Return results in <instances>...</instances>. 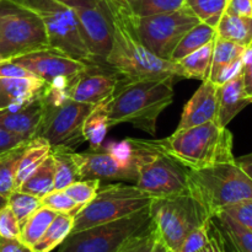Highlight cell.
I'll return each instance as SVG.
<instances>
[{"label": "cell", "instance_id": "1", "mask_svg": "<svg viewBox=\"0 0 252 252\" xmlns=\"http://www.w3.org/2000/svg\"><path fill=\"white\" fill-rule=\"evenodd\" d=\"M113 25L112 47L106 65L121 76V81H137L175 76V62L164 61L150 53L134 32L130 15L122 0H106Z\"/></svg>", "mask_w": 252, "mask_h": 252}, {"label": "cell", "instance_id": "2", "mask_svg": "<svg viewBox=\"0 0 252 252\" xmlns=\"http://www.w3.org/2000/svg\"><path fill=\"white\" fill-rule=\"evenodd\" d=\"M174 79L175 76L118 80L110 102V128L127 122L155 135L158 118L174 100Z\"/></svg>", "mask_w": 252, "mask_h": 252}, {"label": "cell", "instance_id": "3", "mask_svg": "<svg viewBox=\"0 0 252 252\" xmlns=\"http://www.w3.org/2000/svg\"><path fill=\"white\" fill-rule=\"evenodd\" d=\"M153 145L189 170H201L223 162L235 161L233 135L217 121L175 130L164 139H153Z\"/></svg>", "mask_w": 252, "mask_h": 252}, {"label": "cell", "instance_id": "4", "mask_svg": "<svg viewBox=\"0 0 252 252\" xmlns=\"http://www.w3.org/2000/svg\"><path fill=\"white\" fill-rule=\"evenodd\" d=\"M159 150L152 140L126 139L101 145L97 149L75 153L80 180L127 181L135 184L143 164Z\"/></svg>", "mask_w": 252, "mask_h": 252}, {"label": "cell", "instance_id": "5", "mask_svg": "<svg viewBox=\"0 0 252 252\" xmlns=\"http://www.w3.org/2000/svg\"><path fill=\"white\" fill-rule=\"evenodd\" d=\"M68 84L48 85L41 98L43 102V120L37 137L46 139L51 147H65L76 150L85 142L83 126L94 105L78 102L69 97Z\"/></svg>", "mask_w": 252, "mask_h": 252}, {"label": "cell", "instance_id": "6", "mask_svg": "<svg viewBox=\"0 0 252 252\" xmlns=\"http://www.w3.org/2000/svg\"><path fill=\"white\" fill-rule=\"evenodd\" d=\"M189 187L211 217L226 206L252 201V180L236 161L189 170Z\"/></svg>", "mask_w": 252, "mask_h": 252}, {"label": "cell", "instance_id": "7", "mask_svg": "<svg viewBox=\"0 0 252 252\" xmlns=\"http://www.w3.org/2000/svg\"><path fill=\"white\" fill-rule=\"evenodd\" d=\"M149 211L153 224L172 252L179 251L186 236L212 218L191 193L154 198Z\"/></svg>", "mask_w": 252, "mask_h": 252}, {"label": "cell", "instance_id": "8", "mask_svg": "<svg viewBox=\"0 0 252 252\" xmlns=\"http://www.w3.org/2000/svg\"><path fill=\"white\" fill-rule=\"evenodd\" d=\"M154 197L135 185H110L96 193L93 201L74 216L71 233L110 223L148 208Z\"/></svg>", "mask_w": 252, "mask_h": 252}, {"label": "cell", "instance_id": "9", "mask_svg": "<svg viewBox=\"0 0 252 252\" xmlns=\"http://www.w3.org/2000/svg\"><path fill=\"white\" fill-rule=\"evenodd\" d=\"M51 48L41 17L11 1L0 4V61Z\"/></svg>", "mask_w": 252, "mask_h": 252}, {"label": "cell", "instance_id": "10", "mask_svg": "<svg viewBox=\"0 0 252 252\" xmlns=\"http://www.w3.org/2000/svg\"><path fill=\"white\" fill-rule=\"evenodd\" d=\"M38 15L47 30L51 48L71 58L96 64L89 53L80 33L75 10L56 0H9Z\"/></svg>", "mask_w": 252, "mask_h": 252}, {"label": "cell", "instance_id": "11", "mask_svg": "<svg viewBox=\"0 0 252 252\" xmlns=\"http://www.w3.org/2000/svg\"><path fill=\"white\" fill-rule=\"evenodd\" d=\"M130 21L143 46L160 59L170 62L185 33L201 22L187 6H182L176 11L148 17L130 15Z\"/></svg>", "mask_w": 252, "mask_h": 252}, {"label": "cell", "instance_id": "12", "mask_svg": "<svg viewBox=\"0 0 252 252\" xmlns=\"http://www.w3.org/2000/svg\"><path fill=\"white\" fill-rule=\"evenodd\" d=\"M150 224L148 207L126 218L70 233L57 252H116L129 236L145 230Z\"/></svg>", "mask_w": 252, "mask_h": 252}, {"label": "cell", "instance_id": "13", "mask_svg": "<svg viewBox=\"0 0 252 252\" xmlns=\"http://www.w3.org/2000/svg\"><path fill=\"white\" fill-rule=\"evenodd\" d=\"M134 185L154 198L189 193V169L159 150L142 165Z\"/></svg>", "mask_w": 252, "mask_h": 252}, {"label": "cell", "instance_id": "14", "mask_svg": "<svg viewBox=\"0 0 252 252\" xmlns=\"http://www.w3.org/2000/svg\"><path fill=\"white\" fill-rule=\"evenodd\" d=\"M11 61L19 63L48 85L69 84V81L84 73L91 65L90 63L71 58L53 48L32 52Z\"/></svg>", "mask_w": 252, "mask_h": 252}, {"label": "cell", "instance_id": "15", "mask_svg": "<svg viewBox=\"0 0 252 252\" xmlns=\"http://www.w3.org/2000/svg\"><path fill=\"white\" fill-rule=\"evenodd\" d=\"M83 41L96 64H106L112 47L113 25L106 0H98L95 6L75 9Z\"/></svg>", "mask_w": 252, "mask_h": 252}, {"label": "cell", "instance_id": "16", "mask_svg": "<svg viewBox=\"0 0 252 252\" xmlns=\"http://www.w3.org/2000/svg\"><path fill=\"white\" fill-rule=\"evenodd\" d=\"M94 65L91 64L84 73L69 81L66 85L69 97L78 102L96 105L113 95L120 80L118 74L116 71H93Z\"/></svg>", "mask_w": 252, "mask_h": 252}, {"label": "cell", "instance_id": "17", "mask_svg": "<svg viewBox=\"0 0 252 252\" xmlns=\"http://www.w3.org/2000/svg\"><path fill=\"white\" fill-rule=\"evenodd\" d=\"M42 120L43 102L41 96L22 106L0 110V128L25 140L37 137Z\"/></svg>", "mask_w": 252, "mask_h": 252}, {"label": "cell", "instance_id": "18", "mask_svg": "<svg viewBox=\"0 0 252 252\" xmlns=\"http://www.w3.org/2000/svg\"><path fill=\"white\" fill-rule=\"evenodd\" d=\"M216 84L209 79L202 81V85L187 101L182 110L181 120L176 130L196 127L203 123L217 121L218 115V98ZM218 122V121H217Z\"/></svg>", "mask_w": 252, "mask_h": 252}, {"label": "cell", "instance_id": "19", "mask_svg": "<svg viewBox=\"0 0 252 252\" xmlns=\"http://www.w3.org/2000/svg\"><path fill=\"white\" fill-rule=\"evenodd\" d=\"M246 47L217 37L214 42L209 80L217 86L230 80L241 70L243 56Z\"/></svg>", "mask_w": 252, "mask_h": 252}, {"label": "cell", "instance_id": "20", "mask_svg": "<svg viewBox=\"0 0 252 252\" xmlns=\"http://www.w3.org/2000/svg\"><path fill=\"white\" fill-rule=\"evenodd\" d=\"M217 98H218L217 121L221 127H226L246 106L252 102V97L245 91L241 73L217 88Z\"/></svg>", "mask_w": 252, "mask_h": 252}, {"label": "cell", "instance_id": "21", "mask_svg": "<svg viewBox=\"0 0 252 252\" xmlns=\"http://www.w3.org/2000/svg\"><path fill=\"white\" fill-rule=\"evenodd\" d=\"M47 84L38 78H0V110L36 100Z\"/></svg>", "mask_w": 252, "mask_h": 252}, {"label": "cell", "instance_id": "22", "mask_svg": "<svg viewBox=\"0 0 252 252\" xmlns=\"http://www.w3.org/2000/svg\"><path fill=\"white\" fill-rule=\"evenodd\" d=\"M214 42L216 39L207 43L202 48L194 51L193 53L175 62L177 76L196 79V80L201 81L207 80L209 78V71H211Z\"/></svg>", "mask_w": 252, "mask_h": 252}, {"label": "cell", "instance_id": "23", "mask_svg": "<svg viewBox=\"0 0 252 252\" xmlns=\"http://www.w3.org/2000/svg\"><path fill=\"white\" fill-rule=\"evenodd\" d=\"M111 97L94 105L88 117L85 118L83 134L85 142H89L90 144V149H97L105 142L106 134L110 129L108 115H110Z\"/></svg>", "mask_w": 252, "mask_h": 252}, {"label": "cell", "instance_id": "24", "mask_svg": "<svg viewBox=\"0 0 252 252\" xmlns=\"http://www.w3.org/2000/svg\"><path fill=\"white\" fill-rule=\"evenodd\" d=\"M51 154L54 161L53 189H64L73 182L80 180L75 150L65 147H52Z\"/></svg>", "mask_w": 252, "mask_h": 252}, {"label": "cell", "instance_id": "25", "mask_svg": "<svg viewBox=\"0 0 252 252\" xmlns=\"http://www.w3.org/2000/svg\"><path fill=\"white\" fill-rule=\"evenodd\" d=\"M51 150V144L43 138L36 137L30 140L26 149H25L24 155L20 160L16 180H15V189H19L20 185L49 157Z\"/></svg>", "mask_w": 252, "mask_h": 252}, {"label": "cell", "instance_id": "26", "mask_svg": "<svg viewBox=\"0 0 252 252\" xmlns=\"http://www.w3.org/2000/svg\"><path fill=\"white\" fill-rule=\"evenodd\" d=\"M216 31L219 38L246 47L252 42V17L224 12Z\"/></svg>", "mask_w": 252, "mask_h": 252}, {"label": "cell", "instance_id": "27", "mask_svg": "<svg viewBox=\"0 0 252 252\" xmlns=\"http://www.w3.org/2000/svg\"><path fill=\"white\" fill-rule=\"evenodd\" d=\"M223 238L238 252H252V231L225 214L217 212L212 217Z\"/></svg>", "mask_w": 252, "mask_h": 252}, {"label": "cell", "instance_id": "28", "mask_svg": "<svg viewBox=\"0 0 252 252\" xmlns=\"http://www.w3.org/2000/svg\"><path fill=\"white\" fill-rule=\"evenodd\" d=\"M74 225V216L69 213H58L46 233L31 248L32 252H51L58 248L71 233Z\"/></svg>", "mask_w": 252, "mask_h": 252}, {"label": "cell", "instance_id": "29", "mask_svg": "<svg viewBox=\"0 0 252 252\" xmlns=\"http://www.w3.org/2000/svg\"><path fill=\"white\" fill-rule=\"evenodd\" d=\"M54 186V161L52 154L20 185L17 189L25 193L32 194L34 197L46 196L53 191Z\"/></svg>", "mask_w": 252, "mask_h": 252}, {"label": "cell", "instance_id": "30", "mask_svg": "<svg viewBox=\"0 0 252 252\" xmlns=\"http://www.w3.org/2000/svg\"><path fill=\"white\" fill-rule=\"evenodd\" d=\"M217 38V31L214 27L209 26V25L204 24V22H199L196 26L192 27L189 31L185 33L181 41L175 48L174 53L171 56V62H176L179 59H182L184 57L189 56V54L193 53L197 49L202 48L206 46L209 42L214 41Z\"/></svg>", "mask_w": 252, "mask_h": 252}, {"label": "cell", "instance_id": "31", "mask_svg": "<svg viewBox=\"0 0 252 252\" xmlns=\"http://www.w3.org/2000/svg\"><path fill=\"white\" fill-rule=\"evenodd\" d=\"M116 252H172L162 240L155 225L150 226L140 233L133 234L127 239Z\"/></svg>", "mask_w": 252, "mask_h": 252}, {"label": "cell", "instance_id": "32", "mask_svg": "<svg viewBox=\"0 0 252 252\" xmlns=\"http://www.w3.org/2000/svg\"><path fill=\"white\" fill-rule=\"evenodd\" d=\"M57 212L42 206L30 217L26 223L21 226V235H20V241L24 245L29 246L30 249L42 238L48 226L56 218Z\"/></svg>", "mask_w": 252, "mask_h": 252}, {"label": "cell", "instance_id": "33", "mask_svg": "<svg viewBox=\"0 0 252 252\" xmlns=\"http://www.w3.org/2000/svg\"><path fill=\"white\" fill-rule=\"evenodd\" d=\"M29 142L22 143L19 147L0 155V193L2 196L9 197L16 189L15 180H16L17 169Z\"/></svg>", "mask_w": 252, "mask_h": 252}, {"label": "cell", "instance_id": "34", "mask_svg": "<svg viewBox=\"0 0 252 252\" xmlns=\"http://www.w3.org/2000/svg\"><path fill=\"white\" fill-rule=\"evenodd\" d=\"M132 16L148 17L176 11L185 6V0H122Z\"/></svg>", "mask_w": 252, "mask_h": 252}, {"label": "cell", "instance_id": "35", "mask_svg": "<svg viewBox=\"0 0 252 252\" xmlns=\"http://www.w3.org/2000/svg\"><path fill=\"white\" fill-rule=\"evenodd\" d=\"M228 0H185L189 7L201 22L216 29L225 12Z\"/></svg>", "mask_w": 252, "mask_h": 252}, {"label": "cell", "instance_id": "36", "mask_svg": "<svg viewBox=\"0 0 252 252\" xmlns=\"http://www.w3.org/2000/svg\"><path fill=\"white\" fill-rule=\"evenodd\" d=\"M7 206L11 208L14 212L15 217L19 220L20 226L24 225L26 223L27 219L39 208L42 207L41 198L34 197L32 194L25 193V192L16 191L12 192L9 197H7Z\"/></svg>", "mask_w": 252, "mask_h": 252}, {"label": "cell", "instance_id": "37", "mask_svg": "<svg viewBox=\"0 0 252 252\" xmlns=\"http://www.w3.org/2000/svg\"><path fill=\"white\" fill-rule=\"evenodd\" d=\"M100 180H79L65 187L64 191L79 207L83 208L89 202L93 201V198L100 189Z\"/></svg>", "mask_w": 252, "mask_h": 252}, {"label": "cell", "instance_id": "38", "mask_svg": "<svg viewBox=\"0 0 252 252\" xmlns=\"http://www.w3.org/2000/svg\"><path fill=\"white\" fill-rule=\"evenodd\" d=\"M42 206L57 212V213H69L75 216L81 207H79L64 189H53L41 198Z\"/></svg>", "mask_w": 252, "mask_h": 252}, {"label": "cell", "instance_id": "39", "mask_svg": "<svg viewBox=\"0 0 252 252\" xmlns=\"http://www.w3.org/2000/svg\"><path fill=\"white\" fill-rule=\"evenodd\" d=\"M209 221L189 233L177 252H198L202 250L209 240Z\"/></svg>", "mask_w": 252, "mask_h": 252}, {"label": "cell", "instance_id": "40", "mask_svg": "<svg viewBox=\"0 0 252 252\" xmlns=\"http://www.w3.org/2000/svg\"><path fill=\"white\" fill-rule=\"evenodd\" d=\"M21 235V226L9 206L0 209V238L19 239Z\"/></svg>", "mask_w": 252, "mask_h": 252}, {"label": "cell", "instance_id": "41", "mask_svg": "<svg viewBox=\"0 0 252 252\" xmlns=\"http://www.w3.org/2000/svg\"><path fill=\"white\" fill-rule=\"evenodd\" d=\"M219 212H224L230 218L252 231V201H244L224 207Z\"/></svg>", "mask_w": 252, "mask_h": 252}, {"label": "cell", "instance_id": "42", "mask_svg": "<svg viewBox=\"0 0 252 252\" xmlns=\"http://www.w3.org/2000/svg\"><path fill=\"white\" fill-rule=\"evenodd\" d=\"M0 78H36L31 71L27 70L14 61H0Z\"/></svg>", "mask_w": 252, "mask_h": 252}, {"label": "cell", "instance_id": "43", "mask_svg": "<svg viewBox=\"0 0 252 252\" xmlns=\"http://www.w3.org/2000/svg\"><path fill=\"white\" fill-rule=\"evenodd\" d=\"M198 252H226L223 235L212 218L209 221V240L207 245Z\"/></svg>", "mask_w": 252, "mask_h": 252}, {"label": "cell", "instance_id": "44", "mask_svg": "<svg viewBox=\"0 0 252 252\" xmlns=\"http://www.w3.org/2000/svg\"><path fill=\"white\" fill-rule=\"evenodd\" d=\"M241 76L244 80L245 91L250 97H252V42L246 46L241 63Z\"/></svg>", "mask_w": 252, "mask_h": 252}, {"label": "cell", "instance_id": "45", "mask_svg": "<svg viewBox=\"0 0 252 252\" xmlns=\"http://www.w3.org/2000/svg\"><path fill=\"white\" fill-rule=\"evenodd\" d=\"M226 14L252 17V0H228Z\"/></svg>", "mask_w": 252, "mask_h": 252}, {"label": "cell", "instance_id": "46", "mask_svg": "<svg viewBox=\"0 0 252 252\" xmlns=\"http://www.w3.org/2000/svg\"><path fill=\"white\" fill-rule=\"evenodd\" d=\"M25 142H29V140L22 139V138L17 137V135L0 128V155L14 149V148L19 147L20 144H22Z\"/></svg>", "mask_w": 252, "mask_h": 252}, {"label": "cell", "instance_id": "47", "mask_svg": "<svg viewBox=\"0 0 252 252\" xmlns=\"http://www.w3.org/2000/svg\"><path fill=\"white\" fill-rule=\"evenodd\" d=\"M0 252H32V250L19 239L0 238Z\"/></svg>", "mask_w": 252, "mask_h": 252}, {"label": "cell", "instance_id": "48", "mask_svg": "<svg viewBox=\"0 0 252 252\" xmlns=\"http://www.w3.org/2000/svg\"><path fill=\"white\" fill-rule=\"evenodd\" d=\"M61 4L66 5L71 9H79V7H91L97 4L98 0H56Z\"/></svg>", "mask_w": 252, "mask_h": 252}, {"label": "cell", "instance_id": "49", "mask_svg": "<svg viewBox=\"0 0 252 252\" xmlns=\"http://www.w3.org/2000/svg\"><path fill=\"white\" fill-rule=\"evenodd\" d=\"M235 161L252 180V153L249 155H245V157L239 158V159H235Z\"/></svg>", "mask_w": 252, "mask_h": 252}, {"label": "cell", "instance_id": "50", "mask_svg": "<svg viewBox=\"0 0 252 252\" xmlns=\"http://www.w3.org/2000/svg\"><path fill=\"white\" fill-rule=\"evenodd\" d=\"M6 206H7V197L2 196V194L0 193V209H2Z\"/></svg>", "mask_w": 252, "mask_h": 252}, {"label": "cell", "instance_id": "51", "mask_svg": "<svg viewBox=\"0 0 252 252\" xmlns=\"http://www.w3.org/2000/svg\"><path fill=\"white\" fill-rule=\"evenodd\" d=\"M224 239V238H223ZM224 244H225V250H226V252H238L235 250V249L233 248V246L230 245V244L228 243V241L225 240V239H224Z\"/></svg>", "mask_w": 252, "mask_h": 252}, {"label": "cell", "instance_id": "52", "mask_svg": "<svg viewBox=\"0 0 252 252\" xmlns=\"http://www.w3.org/2000/svg\"><path fill=\"white\" fill-rule=\"evenodd\" d=\"M5 1H7V0H0V4H1V2H5Z\"/></svg>", "mask_w": 252, "mask_h": 252}]
</instances>
